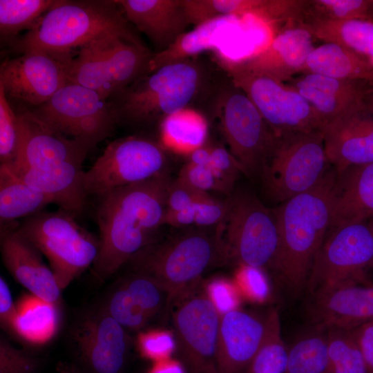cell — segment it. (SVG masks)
<instances>
[{
	"instance_id": "94428289",
	"label": "cell",
	"mask_w": 373,
	"mask_h": 373,
	"mask_svg": "<svg viewBox=\"0 0 373 373\" xmlns=\"http://www.w3.org/2000/svg\"><path fill=\"white\" fill-rule=\"evenodd\" d=\"M366 79L373 82V69L368 73Z\"/></svg>"
},
{
	"instance_id": "db71d44e",
	"label": "cell",
	"mask_w": 373,
	"mask_h": 373,
	"mask_svg": "<svg viewBox=\"0 0 373 373\" xmlns=\"http://www.w3.org/2000/svg\"><path fill=\"white\" fill-rule=\"evenodd\" d=\"M194 223L195 212L192 205L176 211H166L164 224L178 228H186L192 227Z\"/></svg>"
},
{
	"instance_id": "f6af8a7d",
	"label": "cell",
	"mask_w": 373,
	"mask_h": 373,
	"mask_svg": "<svg viewBox=\"0 0 373 373\" xmlns=\"http://www.w3.org/2000/svg\"><path fill=\"white\" fill-rule=\"evenodd\" d=\"M192 206L195 212L194 226L212 227L224 220L229 209V199L220 200L205 193Z\"/></svg>"
},
{
	"instance_id": "6f0895ef",
	"label": "cell",
	"mask_w": 373,
	"mask_h": 373,
	"mask_svg": "<svg viewBox=\"0 0 373 373\" xmlns=\"http://www.w3.org/2000/svg\"><path fill=\"white\" fill-rule=\"evenodd\" d=\"M57 370L59 373H84L75 365L66 362L59 363Z\"/></svg>"
},
{
	"instance_id": "7dc6e473",
	"label": "cell",
	"mask_w": 373,
	"mask_h": 373,
	"mask_svg": "<svg viewBox=\"0 0 373 373\" xmlns=\"http://www.w3.org/2000/svg\"><path fill=\"white\" fill-rule=\"evenodd\" d=\"M204 287L221 316L238 309L240 292L235 283L226 278H218L209 281Z\"/></svg>"
},
{
	"instance_id": "603a6c76",
	"label": "cell",
	"mask_w": 373,
	"mask_h": 373,
	"mask_svg": "<svg viewBox=\"0 0 373 373\" xmlns=\"http://www.w3.org/2000/svg\"><path fill=\"white\" fill-rule=\"evenodd\" d=\"M267 316L235 309L221 316L216 365L218 373H246L263 341Z\"/></svg>"
},
{
	"instance_id": "7a4b0ae2",
	"label": "cell",
	"mask_w": 373,
	"mask_h": 373,
	"mask_svg": "<svg viewBox=\"0 0 373 373\" xmlns=\"http://www.w3.org/2000/svg\"><path fill=\"white\" fill-rule=\"evenodd\" d=\"M193 57L142 77L109 102L117 124L149 126L185 108H203L221 72Z\"/></svg>"
},
{
	"instance_id": "c3c4849f",
	"label": "cell",
	"mask_w": 373,
	"mask_h": 373,
	"mask_svg": "<svg viewBox=\"0 0 373 373\" xmlns=\"http://www.w3.org/2000/svg\"><path fill=\"white\" fill-rule=\"evenodd\" d=\"M235 284L240 293L254 300L263 301L269 294L267 280L262 269L259 268L240 265L236 274Z\"/></svg>"
},
{
	"instance_id": "6125c7cd",
	"label": "cell",
	"mask_w": 373,
	"mask_h": 373,
	"mask_svg": "<svg viewBox=\"0 0 373 373\" xmlns=\"http://www.w3.org/2000/svg\"><path fill=\"white\" fill-rule=\"evenodd\" d=\"M369 267L373 268V262H372V263L370 265V266Z\"/></svg>"
},
{
	"instance_id": "74e56055",
	"label": "cell",
	"mask_w": 373,
	"mask_h": 373,
	"mask_svg": "<svg viewBox=\"0 0 373 373\" xmlns=\"http://www.w3.org/2000/svg\"><path fill=\"white\" fill-rule=\"evenodd\" d=\"M119 282L153 320L158 316L167 319L169 316L173 297L155 280L144 274L131 271Z\"/></svg>"
},
{
	"instance_id": "44dd1931",
	"label": "cell",
	"mask_w": 373,
	"mask_h": 373,
	"mask_svg": "<svg viewBox=\"0 0 373 373\" xmlns=\"http://www.w3.org/2000/svg\"><path fill=\"white\" fill-rule=\"evenodd\" d=\"M17 226L1 227V252L6 267L30 294L58 304L61 289L53 271L44 262L42 254L17 230Z\"/></svg>"
},
{
	"instance_id": "ba28073f",
	"label": "cell",
	"mask_w": 373,
	"mask_h": 373,
	"mask_svg": "<svg viewBox=\"0 0 373 373\" xmlns=\"http://www.w3.org/2000/svg\"><path fill=\"white\" fill-rule=\"evenodd\" d=\"M70 213L59 209L26 218L17 230L48 260L63 289L93 265L99 240L79 225Z\"/></svg>"
},
{
	"instance_id": "ffe728a7",
	"label": "cell",
	"mask_w": 373,
	"mask_h": 373,
	"mask_svg": "<svg viewBox=\"0 0 373 373\" xmlns=\"http://www.w3.org/2000/svg\"><path fill=\"white\" fill-rule=\"evenodd\" d=\"M323 133L329 162L338 174L373 162V115L365 104L326 124Z\"/></svg>"
},
{
	"instance_id": "f1b7e54d",
	"label": "cell",
	"mask_w": 373,
	"mask_h": 373,
	"mask_svg": "<svg viewBox=\"0 0 373 373\" xmlns=\"http://www.w3.org/2000/svg\"><path fill=\"white\" fill-rule=\"evenodd\" d=\"M52 203L49 197L25 182L8 166L0 165L1 226L43 211Z\"/></svg>"
},
{
	"instance_id": "b9f144b4",
	"label": "cell",
	"mask_w": 373,
	"mask_h": 373,
	"mask_svg": "<svg viewBox=\"0 0 373 373\" xmlns=\"http://www.w3.org/2000/svg\"><path fill=\"white\" fill-rule=\"evenodd\" d=\"M17 115L10 106L0 86V165L12 166L17 159L19 148Z\"/></svg>"
},
{
	"instance_id": "52a82bcc",
	"label": "cell",
	"mask_w": 373,
	"mask_h": 373,
	"mask_svg": "<svg viewBox=\"0 0 373 373\" xmlns=\"http://www.w3.org/2000/svg\"><path fill=\"white\" fill-rule=\"evenodd\" d=\"M153 53L143 43L119 37L97 39L80 48L73 57L68 80L107 100L150 73Z\"/></svg>"
},
{
	"instance_id": "680465c9",
	"label": "cell",
	"mask_w": 373,
	"mask_h": 373,
	"mask_svg": "<svg viewBox=\"0 0 373 373\" xmlns=\"http://www.w3.org/2000/svg\"><path fill=\"white\" fill-rule=\"evenodd\" d=\"M364 102L366 108L373 115V82L365 95Z\"/></svg>"
},
{
	"instance_id": "ac0fdd59",
	"label": "cell",
	"mask_w": 373,
	"mask_h": 373,
	"mask_svg": "<svg viewBox=\"0 0 373 373\" xmlns=\"http://www.w3.org/2000/svg\"><path fill=\"white\" fill-rule=\"evenodd\" d=\"M17 115L18 154L16 163L10 167L46 168L66 162L83 164L90 151L86 145L64 135L33 111Z\"/></svg>"
},
{
	"instance_id": "8d00e7d4",
	"label": "cell",
	"mask_w": 373,
	"mask_h": 373,
	"mask_svg": "<svg viewBox=\"0 0 373 373\" xmlns=\"http://www.w3.org/2000/svg\"><path fill=\"white\" fill-rule=\"evenodd\" d=\"M369 0H304L294 26L369 19Z\"/></svg>"
},
{
	"instance_id": "4dcf8cb0",
	"label": "cell",
	"mask_w": 373,
	"mask_h": 373,
	"mask_svg": "<svg viewBox=\"0 0 373 373\" xmlns=\"http://www.w3.org/2000/svg\"><path fill=\"white\" fill-rule=\"evenodd\" d=\"M372 70L367 62L348 49L325 42L312 49L300 74H316L343 79H366Z\"/></svg>"
},
{
	"instance_id": "4fadbf2b",
	"label": "cell",
	"mask_w": 373,
	"mask_h": 373,
	"mask_svg": "<svg viewBox=\"0 0 373 373\" xmlns=\"http://www.w3.org/2000/svg\"><path fill=\"white\" fill-rule=\"evenodd\" d=\"M218 64L249 97L276 136L323 128L325 124L314 108L295 90L245 71L224 56L218 58Z\"/></svg>"
},
{
	"instance_id": "f5cc1de1",
	"label": "cell",
	"mask_w": 373,
	"mask_h": 373,
	"mask_svg": "<svg viewBox=\"0 0 373 373\" xmlns=\"http://www.w3.org/2000/svg\"><path fill=\"white\" fill-rule=\"evenodd\" d=\"M364 357L369 373H373V321L351 330Z\"/></svg>"
},
{
	"instance_id": "484cf974",
	"label": "cell",
	"mask_w": 373,
	"mask_h": 373,
	"mask_svg": "<svg viewBox=\"0 0 373 373\" xmlns=\"http://www.w3.org/2000/svg\"><path fill=\"white\" fill-rule=\"evenodd\" d=\"M190 24L195 26L211 19L251 16L265 23L293 20L298 15L300 0H182Z\"/></svg>"
},
{
	"instance_id": "3957f363",
	"label": "cell",
	"mask_w": 373,
	"mask_h": 373,
	"mask_svg": "<svg viewBox=\"0 0 373 373\" xmlns=\"http://www.w3.org/2000/svg\"><path fill=\"white\" fill-rule=\"evenodd\" d=\"M119 37L142 43L116 1H66L46 12L10 47L20 54L37 50L69 64L75 48L97 39Z\"/></svg>"
},
{
	"instance_id": "277c9868",
	"label": "cell",
	"mask_w": 373,
	"mask_h": 373,
	"mask_svg": "<svg viewBox=\"0 0 373 373\" xmlns=\"http://www.w3.org/2000/svg\"><path fill=\"white\" fill-rule=\"evenodd\" d=\"M336 180V171H330L316 187L274 209L280 237L274 271L294 291L307 284L315 256L331 227Z\"/></svg>"
},
{
	"instance_id": "cb8c5ba5",
	"label": "cell",
	"mask_w": 373,
	"mask_h": 373,
	"mask_svg": "<svg viewBox=\"0 0 373 373\" xmlns=\"http://www.w3.org/2000/svg\"><path fill=\"white\" fill-rule=\"evenodd\" d=\"M285 84L300 94L325 125L365 104L372 84L367 79H343L316 74H299Z\"/></svg>"
},
{
	"instance_id": "7c38bea8",
	"label": "cell",
	"mask_w": 373,
	"mask_h": 373,
	"mask_svg": "<svg viewBox=\"0 0 373 373\" xmlns=\"http://www.w3.org/2000/svg\"><path fill=\"white\" fill-rule=\"evenodd\" d=\"M166 149L151 137L134 135L110 142L84 174L86 194L100 197L117 188L166 173Z\"/></svg>"
},
{
	"instance_id": "e575fe53",
	"label": "cell",
	"mask_w": 373,
	"mask_h": 373,
	"mask_svg": "<svg viewBox=\"0 0 373 373\" xmlns=\"http://www.w3.org/2000/svg\"><path fill=\"white\" fill-rule=\"evenodd\" d=\"M327 362V328L316 326L287 350L284 373H325Z\"/></svg>"
},
{
	"instance_id": "11a10c76",
	"label": "cell",
	"mask_w": 373,
	"mask_h": 373,
	"mask_svg": "<svg viewBox=\"0 0 373 373\" xmlns=\"http://www.w3.org/2000/svg\"><path fill=\"white\" fill-rule=\"evenodd\" d=\"M187 371L181 363L177 360L168 358L153 363L148 373H186Z\"/></svg>"
},
{
	"instance_id": "d6a6232c",
	"label": "cell",
	"mask_w": 373,
	"mask_h": 373,
	"mask_svg": "<svg viewBox=\"0 0 373 373\" xmlns=\"http://www.w3.org/2000/svg\"><path fill=\"white\" fill-rule=\"evenodd\" d=\"M233 17H218L186 32L166 49L153 53L150 73L174 62L196 57L199 53L216 46L217 35L231 23Z\"/></svg>"
},
{
	"instance_id": "681fc988",
	"label": "cell",
	"mask_w": 373,
	"mask_h": 373,
	"mask_svg": "<svg viewBox=\"0 0 373 373\" xmlns=\"http://www.w3.org/2000/svg\"><path fill=\"white\" fill-rule=\"evenodd\" d=\"M178 178L195 190L207 192H221L220 184L209 165L184 164L180 170Z\"/></svg>"
},
{
	"instance_id": "9f6ffc18",
	"label": "cell",
	"mask_w": 373,
	"mask_h": 373,
	"mask_svg": "<svg viewBox=\"0 0 373 373\" xmlns=\"http://www.w3.org/2000/svg\"><path fill=\"white\" fill-rule=\"evenodd\" d=\"M211 142L207 140L204 144L195 149L187 155V162L196 165L208 166L211 160Z\"/></svg>"
},
{
	"instance_id": "836d02e7",
	"label": "cell",
	"mask_w": 373,
	"mask_h": 373,
	"mask_svg": "<svg viewBox=\"0 0 373 373\" xmlns=\"http://www.w3.org/2000/svg\"><path fill=\"white\" fill-rule=\"evenodd\" d=\"M159 128L161 144L180 153L188 155L207 140V119L193 108H185L168 116Z\"/></svg>"
},
{
	"instance_id": "ee69618b",
	"label": "cell",
	"mask_w": 373,
	"mask_h": 373,
	"mask_svg": "<svg viewBox=\"0 0 373 373\" xmlns=\"http://www.w3.org/2000/svg\"><path fill=\"white\" fill-rule=\"evenodd\" d=\"M141 355L153 363L171 358L176 351L173 332L164 329H151L140 332L137 339Z\"/></svg>"
},
{
	"instance_id": "f546056e",
	"label": "cell",
	"mask_w": 373,
	"mask_h": 373,
	"mask_svg": "<svg viewBox=\"0 0 373 373\" xmlns=\"http://www.w3.org/2000/svg\"><path fill=\"white\" fill-rule=\"evenodd\" d=\"M17 315L13 333L34 345L49 341L58 331V304L48 302L32 294H23L16 303Z\"/></svg>"
},
{
	"instance_id": "d590c367",
	"label": "cell",
	"mask_w": 373,
	"mask_h": 373,
	"mask_svg": "<svg viewBox=\"0 0 373 373\" xmlns=\"http://www.w3.org/2000/svg\"><path fill=\"white\" fill-rule=\"evenodd\" d=\"M58 0H0L1 39L10 44L30 30Z\"/></svg>"
},
{
	"instance_id": "816d5d0a",
	"label": "cell",
	"mask_w": 373,
	"mask_h": 373,
	"mask_svg": "<svg viewBox=\"0 0 373 373\" xmlns=\"http://www.w3.org/2000/svg\"><path fill=\"white\" fill-rule=\"evenodd\" d=\"M17 315L16 304L14 303L10 288L5 279L0 278V322L1 327L13 332Z\"/></svg>"
},
{
	"instance_id": "30bf717a",
	"label": "cell",
	"mask_w": 373,
	"mask_h": 373,
	"mask_svg": "<svg viewBox=\"0 0 373 373\" xmlns=\"http://www.w3.org/2000/svg\"><path fill=\"white\" fill-rule=\"evenodd\" d=\"M228 199L229 209L222 222L228 259L233 258L240 265L274 270L280 247L275 209L247 192Z\"/></svg>"
},
{
	"instance_id": "5b68a950",
	"label": "cell",
	"mask_w": 373,
	"mask_h": 373,
	"mask_svg": "<svg viewBox=\"0 0 373 373\" xmlns=\"http://www.w3.org/2000/svg\"><path fill=\"white\" fill-rule=\"evenodd\" d=\"M227 259L222 222L212 227H186L144 247L128 263L132 271L155 280L174 298L199 283L209 268Z\"/></svg>"
},
{
	"instance_id": "7bdbcfd3",
	"label": "cell",
	"mask_w": 373,
	"mask_h": 373,
	"mask_svg": "<svg viewBox=\"0 0 373 373\" xmlns=\"http://www.w3.org/2000/svg\"><path fill=\"white\" fill-rule=\"evenodd\" d=\"M209 166L221 188V192L229 193L243 169L229 149L221 144L211 142Z\"/></svg>"
},
{
	"instance_id": "9c48e42d",
	"label": "cell",
	"mask_w": 373,
	"mask_h": 373,
	"mask_svg": "<svg viewBox=\"0 0 373 373\" xmlns=\"http://www.w3.org/2000/svg\"><path fill=\"white\" fill-rule=\"evenodd\" d=\"M323 128L278 136L260 177L269 195L282 203L318 185L330 171Z\"/></svg>"
},
{
	"instance_id": "91938a15",
	"label": "cell",
	"mask_w": 373,
	"mask_h": 373,
	"mask_svg": "<svg viewBox=\"0 0 373 373\" xmlns=\"http://www.w3.org/2000/svg\"><path fill=\"white\" fill-rule=\"evenodd\" d=\"M369 19L373 21V0H369Z\"/></svg>"
},
{
	"instance_id": "9a60e30c",
	"label": "cell",
	"mask_w": 373,
	"mask_h": 373,
	"mask_svg": "<svg viewBox=\"0 0 373 373\" xmlns=\"http://www.w3.org/2000/svg\"><path fill=\"white\" fill-rule=\"evenodd\" d=\"M373 262V220L331 227L314 259L307 285L313 295L363 273Z\"/></svg>"
},
{
	"instance_id": "5bb4252c",
	"label": "cell",
	"mask_w": 373,
	"mask_h": 373,
	"mask_svg": "<svg viewBox=\"0 0 373 373\" xmlns=\"http://www.w3.org/2000/svg\"><path fill=\"white\" fill-rule=\"evenodd\" d=\"M52 127L92 150L117 124L111 104L93 90L68 82L33 111Z\"/></svg>"
},
{
	"instance_id": "bcb514c9",
	"label": "cell",
	"mask_w": 373,
	"mask_h": 373,
	"mask_svg": "<svg viewBox=\"0 0 373 373\" xmlns=\"http://www.w3.org/2000/svg\"><path fill=\"white\" fill-rule=\"evenodd\" d=\"M37 360L15 347L6 338H0V373H35Z\"/></svg>"
},
{
	"instance_id": "d4e9b609",
	"label": "cell",
	"mask_w": 373,
	"mask_h": 373,
	"mask_svg": "<svg viewBox=\"0 0 373 373\" xmlns=\"http://www.w3.org/2000/svg\"><path fill=\"white\" fill-rule=\"evenodd\" d=\"M130 23L144 33L161 52L190 25L182 0H117Z\"/></svg>"
},
{
	"instance_id": "e0dca14e",
	"label": "cell",
	"mask_w": 373,
	"mask_h": 373,
	"mask_svg": "<svg viewBox=\"0 0 373 373\" xmlns=\"http://www.w3.org/2000/svg\"><path fill=\"white\" fill-rule=\"evenodd\" d=\"M73 342L90 373H121L130 347V337L103 308L84 316L73 332Z\"/></svg>"
},
{
	"instance_id": "8992f818",
	"label": "cell",
	"mask_w": 373,
	"mask_h": 373,
	"mask_svg": "<svg viewBox=\"0 0 373 373\" xmlns=\"http://www.w3.org/2000/svg\"><path fill=\"white\" fill-rule=\"evenodd\" d=\"M203 109L218 118L229 150L244 173L261 175L278 136L249 97L222 69Z\"/></svg>"
},
{
	"instance_id": "4316f807",
	"label": "cell",
	"mask_w": 373,
	"mask_h": 373,
	"mask_svg": "<svg viewBox=\"0 0 373 373\" xmlns=\"http://www.w3.org/2000/svg\"><path fill=\"white\" fill-rule=\"evenodd\" d=\"M8 167L25 182L49 197L60 209L75 217L86 207L88 196L84 188L82 164L66 162L46 168Z\"/></svg>"
},
{
	"instance_id": "83f0119b",
	"label": "cell",
	"mask_w": 373,
	"mask_h": 373,
	"mask_svg": "<svg viewBox=\"0 0 373 373\" xmlns=\"http://www.w3.org/2000/svg\"><path fill=\"white\" fill-rule=\"evenodd\" d=\"M336 174L331 227L373 220V162Z\"/></svg>"
},
{
	"instance_id": "f907efd6",
	"label": "cell",
	"mask_w": 373,
	"mask_h": 373,
	"mask_svg": "<svg viewBox=\"0 0 373 373\" xmlns=\"http://www.w3.org/2000/svg\"><path fill=\"white\" fill-rule=\"evenodd\" d=\"M205 193L194 189L178 178L171 180L166 196V212L181 210L191 206Z\"/></svg>"
},
{
	"instance_id": "d6986e66",
	"label": "cell",
	"mask_w": 373,
	"mask_h": 373,
	"mask_svg": "<svg viewBox=\"0 0 373 373\" xmlns=\"http://www.w3.org/2000/svg\"><path fill=\"white\" fill-rule=\"evenodd\" d=\"M314 296L310 316L316 326L352 330L373 321V283L364 273Z\"/></svg>"
},
{
	"instance_id": "6da1fadb",
	"label": "cell",
	"mask_w": 373,
	"mask_h": 373,
	"mask_svg": "<svg viewBox=\"0 0 373 373\" xmlns=\"http://www.w3.org/2000/svg\"><path fill=\"white\" fill-rule=\"evenodd\" d=\"M171 180L166 173L99 197L96 218L99 251L93 274L104 280L144 247L158 240Z\"/></svg>"
},
{
	"instance_id": "8fae6325",
	"label": "cell",
	"mask_w": 373,
	"mask_h": 373,
	"mask_svg": "<svg viewBox=\"0 0 373 373\" xmlns=\"http://www.w3.org/2000/svg\"><path fill=\"white\" fill-rule=\"evenodd\" d=\"M176 352L189 373H218L216 352L221 315L199 283L173 300L170 310Z\"/></svg>"
},
{
	"instance_id": "2e32d148",
	"label": "cell",
	"mask_w": 373,
	"mask_h": 373,
	"mask_svg": "<svg viewBox=\"0 0 373 373\" xmlns=\"http://www.w3.org/2000/svg\"><path fill=\"white\" fill-rule=\"evenodd\" d=\"M68 65L50 54L27 51L1 64L0 86L8 98L39 106L68 82Z\"/></svg>"
},
{
	"instance_id": "7402d4cb",
	"label": "cell",
	"mask_w": 373,
	"mask_h": 373,
	"mask_svg": "<svg viewBox=\"0 0 373 373\" xmlns=\"http://www.w3.org/2000/svg\"><path fill=\"white\" fill-rule=\"evenodd\" d=\"M313 36L305 28L288 26L260 51L240 60H233L238 68L280 83L300 74L314 48Z\"/></svg>"
},
{
	"instance_id": "ab89813d",
	"label": "cell",
	"mask_w": 373,
	"mask_h": 373,
	"mask_svg": "<svg viewBox=\"0 0 373 373\" xmlns=\"http://www.w3.org/2000/svg\"><path fill=\"white\" fill-rule=\"evenodd\" d=\"M287 349L283 341L279 314L272 309L267 315L263 341L246 373H284Z\"/></svg>"
},
{
	"instance_id": "1f68e13d",
	"label": "cell",
	"mask_w": 373,
	"mask_h": 373,
	"mask_svg": "<svg viewBox=\"0 0 373 373\" xmlns=\"http://www.w3.org/2000/svg\"><path fill=\"white\" fill-rule=\"evenodd\" d=\"M311 33L314 38L334 43L352 51L373 69V21L354 19L298 26Z\"/></svg>"
},
{
	"instance_id": "60d3db41",
	"label": "cell",
	"mask_w": 373,
	"mask_h": 373,
	"mask_svg": "<svg viewBox=\"0 0 373 373\" xmlns=\"http://www.w3.org/2000/svg\"><path fill=\"white\" fill-rule=\"evenodd\" d=\"M103 309L126 330H141L153 321L120 282L108 296Z\"/></svg>"
},
{
	"instance_id": "f35d334b",
	"label": "cell",
	"mask_w": 373,
	"mask_h": 373,
	"mask_svg": "<svg viewBox=\"0 0 373 373\" xmlns=\"http://www.w3.org/2000/svg\"><path fill=\"white\" fill-rule=\"evenodd\" d=\"M328 362L325 373H369L351 330L327 328Z\"/></svg>"
}]
</instances>
